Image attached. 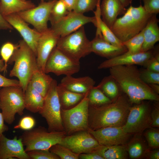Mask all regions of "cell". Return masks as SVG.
<instances>
[{
	"label": "cell",
	"mask_w": 159,
	"mask_h": 159,
	"mask_svg": "<svg viewBox=\"0 0 159 159\" xmlns=\"http://www.w3.org/2000/svg\"><path fill=\"white\" fill-rule=\"evenodd\" d=\"M100 9L102 20L110 29L118 16L124 14L127 10L120 0H103Z\"/></svg>",
	"instance_id": "obj_21"
},
{
	"label": "cell",
	"mask_w": 159,
	"mask_h": 159,
	"mask_svg": "<svg viewBox=\"0 0 159 159\" xmlns=\"http://www.w3.org/2000/svg\"><path fill=\"white\" fill-rule=\"evenodd\" d=\"M59 144L79 155L93 152L100 145L89 132L85 131L64 136Z\"/></svg>",
	"instance_id": "obj_15"
},
{
	"label": "cell",
	"mask_w": 159,
	"mask_h": 159,
	"mask_svg": "<svg viewBox=\"0 0 159 159\" xmlns=\"http://www.w3.org/2000/svg\"><path fill=\"white\" fill-rule=\"evenodd\" d=\"M153 150H148L145 156V158L150 159H159V150L158 149H154Z\"/></svg>",
	"instance_id": "obj_48"
},
{
	"label": "cell",
	"mask_w": 159,
	"mask_h": 159,
	"mask_svg": "<svg viewBox=\"0 0 159 159\" xmlns=\"http://www.w3.org/2000/svg\"><path fill=\"white\" fill-rule=\"evenodd\" d=\"M100 0H99L96 6L97 9L94 11L96 19L95 26L98 28L104 39L111 44L119 47L125 46L120 41L114 34L110 29L103 21L100 13Z\"/></svg>",
	"instance_id": "obj_29"
},
{
	"label": "cell",
	"mask_w": 159,
	"mask_h": 159,
	"mask_svg": "<svg viewBox=\"0 0 159 159\" xmlns=\"http://www.w3.org/2000/svg\"><path fill=\"white\" fill-rule=\"evenodd\" d=\"M53 80L50 75L39 69L33 74L29 84L44 97Z\"/></svg>",
	"instance_id": "obj_27"
},
{
	"label": "cell",
	"mask_w": 159,
	"mask_h": 159,
	"mask_svg": "<svg viewBox=\"0 0 159 159\" xmlns=\"http://www.w3.org/2000/svg\"><path fill=\"white\" fill-rule=\"evenodd\" d=\"M5 19L20 34L23 40L33 50L37 56V46L41 33L31 29L17 13H12L4 16Z\"/></svg>",
	"instance_id": "obj_17"
},
{
	"label": "cell",
	"mask_w": 159,
	"mask_h": 159,
	"mask_svg": "<svg viewBox=\"0 0 159 159\" xmlns=\"http://www.w3.org/2000/svg\"><path fill=\"white\" fill-rule=\"evenodd\" d=\"M57 84L53 79L45 97L42 108L39 113L46 120L49 131H64L62 107L57 90Z\"/></svg>",
	"instance_id": "obj_8"
},
{
	"label": "cell",
	"mask_w": 159,
	"mask_h": 159,
	"mask_svg": "<svg viewBox=\"0 0 159 159\" xmlns=\"http://www.w3.org/2000/svg\"><path fill=\"white\" fill-rule=\"evenodd\" d=\"M30 159H59L60 158L49 150H35L26 152Z\"/></svg>",
	"instance_id": "obj_38"
},
{
	"label": "cell",
	"mask_w": 159,
	"mask_h": 159,
	"mask_svg": "<svg viewBox=\"0 0 159 159\" xmlns=\"http://www.w3.org/2000/svg\"><path fill=\"white\" fill-rule=\"evenodd\" d=\"M132 0H120L124 6L126 7L132 3Z\"/></svg>",
	"instance_id": "obj_52"
},
{
	"label": "cell",
	"mask_w": 159,
	"mask_h": 159,
	"mask_svg": "<svg viewBox=\"0 0 159 159\" xmlns=\"http://www.w3.org/2000/svg\"><path fill=\"white\" fill-rule=\"evenodd\" d=\"M36 7L31 1L21 0H0V12L3 16L17 13Z\"/></svg>",
	"instance_id": "obj_24"
},
{
	"label": "cell",
	"mask_w": 159,
	"mask_h": 159,
	"mask_svg": "<svg viewBox=\"0 0 159 159\" xmlns=\"http://www.w3.org/2000/svg\"><path fill=\"white\" fill-rule=\"evenodd\" d=\"M13 28L12 26L5 19L0 12V29H12Z\"/></svg>",
	"instance_id": "obj_47"
},
{
	"label": "cell",
	"mask_w": 159,
	"mask_h": 159,
	"mask_svg": "<svg viewBox=\"0 0 159 159\" xmlns=\"http://www.w3.org/2000/svg\"><path fill=\"white\" fill-rule=\"evenodd\" d=\"M89 23H92L95 26L96 19L95 16H87L72 11H69L64 17L52 25L50 28L57 36L63 37L75 32Z\"/></svg>",
	"instance_id": "obj_13"
},
{
	"label": "cell",
	"mask_w": 159,
	"mask_h": 159,
	"mask_svg": "<svg viewBox=\"0 0 159 159\" xmlns=\"http://www.w3.org/2000/svg\"><path fill=\"white\" fill-rule=\"evenodd\" d=\"M97 141L100 145L112 146L127 144L131 134L125 132L122 126H108L87 130Z\"/></svg>",
	"instance_id": "obj_14"
},
{
	"label": "cell",
	"mask_w": 159,
	"mask_h": 159,
	"mask_svg": "<svg viewBox=\"0 0 159 159\" xmlns=\"http://www.w3.org/2000/svg\"><path fill=\"white\" fill-rule=\"evenodd\" d=\"M13 62L14 64L9 76L18 78L20 86L24 92L32 75L39 69L35 54L23 39L20 40L16 45L8 63L11 64Z\"/></svg>",
	"instance_id": "obj_3"
},
{
	"label": "cell",
	"mask_w": 159,
	"mask_h": 159,
	"mask_svg": "<svg viewBox=\"0 0 159 159\" xmlns=\"http://www.w3.org/2000/svg\"><path fill=\"white\" fill-rule=\"evenodd\" d=\"M131 104L125 95L121 94L109 103L97 106L89 105V128L96 130L108 126H122Z\"/></svg>",
	"instance_id": "obj_2"
},
{
	"label": "cell",
	"mask_w": 159,
	"mask_h": 159,
	"mask_svg": "<svg viewBox=\"0 0 159 159\" xmlns=\"http://www.w3.org/2000/svg\"><path fill=\"white\" fill-rule=\"evenodd\" d=\"M96 28L95 37L90 41L92 52L109 59L127 51L125 46L117 47L107 42L103 38L100 29Z\"/></svg>",
	"instance_id": "obj_20"
},
{
	"label": "cell",
	"mask_w": 159,
	"mask_h": 159,
	"mask_svg": "<svg viewBox=\"0 0 159 159\" xmlns=\"http://www.w3.org/2000/svg\"><path fill=\"white\" fill-rule=\"evenodd\" d=\"M148 85L153 91L158 94H159V84L152 83Z\"/></svg>",
	"instance_id": "obj_51"
},
{
	"label": "cell",
	"mask_w": 159,
	"mask_h": 159,
	"mask_svg": "<svg viewBox=\"0 0 159 159\" xmlns=\"http://www.w3.org/2000/svg\"><path fill=\"white\" fill-rule=\"evenodd\" d=\"M49 150L62 159H78L79 155L75 153L68 148L57 144L52 146Z\"/></svg>",
	"instance_id": "obj_35"
},
{
	"label": "cell",
	"mask_w": 159,
	"mask_h": 159,
	"mask_svg": "<svg viewBox=\"0 0 159 159\" xmlns=\"http://www.w3.org/2000/svg\"><path fill=\"white\" fill-rule=\"evenodd\" d=\"M79 158L82 159H104L100 155L94 152L80 154L79 155Z\"/></svg>",
	"instance_id": "obj_46"
},
{
	"label": "cell",
	"mask_w": 159,
	"mask_h": 159,
	"mask_svg": "<svg viewBox=\"0 0 159 159\" xmlns=\"http://www.w3.org/2000/svg\"><path fill=\"white\" fill-rule=\"evenodd\" d=\"M144 135L148 146L153 149H158L159 147V130L153 127L146 129Z\"/></svg>",
	"instance_id": "obj_37"
},
{
	"label": "cell",
	"mask_w": 159,
	"mask_h": 159,
	"mask_svg": "<svg viewBox=\"0 0 159 159\" xmlns=\"http://www.w3.org/2000/svg\"><path fill=\"white\" fill-rule=\"evenodd\" d=\"M25 109L33 113L39 112L43 107L44 97L28 84L24 92Z\"/></svg>",
	"instance_id": "obj_26"
},
{
	"label": "cell",
	"mask_w": 159,
	"mask_h": 159,
	"mask_svg": "<svg viewBox=\"0 0 159 159\" xmlns=\"http://www.w3.org/2000/svg\"><path fill=\"white\" fill-rule=\"evenodd\" d=\"M144 42L143 29L130 39L122 42L127 49V52L132 54L141 52Z\"/></svg>",
	"instance_id": "obj_33"
},
{
	"label": "cell",
	"mask_w": 159,
	"mask_h": 159,
	"mask_svg": "<svg viewBox=\"0 0 159 159\" xmlns=\"http://www.w3.org/2000/svg\"><path fill=\"white\" fill-rule=\"evenodd\" d=\"M140 77L145 83L159 84V72H155L146 68L140 70Z\"/></svg>",
	"instance_id": "obj_40"
},
{
	"label": "cell",
	"mask_w": 159,
	"mask_h": 159,
	"mask_svg": "<svg viewBox=\"0 0 159 159\" xmlns=\"http://www.w3.org/2000/svg\"><path fill=\"white\" fill-rule=\"evenodd\" d=\"M57 0H51L46 1L41 0L37 7L17 13L26 22L33 25L41 33L49 29L47 22L52 8Z\"/></svg>",
	"instance_id": "obj_12"
},
{
	"label": "cell",
	"mask_w": 159,
	"mask_h": 159,
	"mask_svg": "<svg viewBox=\"0 0 159 159\" xmlns=\"http://www.w3.org/2000/svg\"><path fill=\"white\" fill-rule=\"evenodd\" d=\"M69 11L63 2L61 0H57L52 8L50 15L49 21L51 25L64 17Z\"/></svg>",
	"instance_id": "obj_34"
},
{
	"label": "cell",
	"mask_w": 159,
	"mask_h": 159,
	"mask_svg": "<svg viewBox=\"0 0 159 159\" xmlns=\"http://www.w3.org/2000/svg\"><path fill=\"white\" fill-rule=\"evenodd\" d=\"M151 112V124L150 127H159V101H154Z\"/></svg>",
	"instance_id": "obj_43"
},
{
	"label": "cell",
	"mask_w": 159,
	"mask_h": 159,
	"mask_svg": "<svg viewBox=\"0 0 159 159\" xmlns=\"http://www.w3.org/2000/svg\"><path fill=\"white\" fill-rule=\"evenodd\" d=\"M16 45L12 43L7 42L1 46L0 50V54L2 59L4 62L5 72L6 71L7 63L12 55L15 48Z\"/></svg>",
	"instance_id": "obj_39"
},
{
	"label": "cell",
	"mask_w": 159,
	"mask_h": 159,
	"mask_svg": "<svg viewBox=\"0 0 159 159\" xmlns=\"http://www.w3.org/2000/svg\"><path fill=\"white\" fill-rule=\"evenodd\" d=\"M65 4L68 11H69L73 10L76 0H61Z\"/></svg>",
	"instance_id": "obj_50"
},
{
	"label": "cell",
	"mask_w": 159,
	"mask_h": 159,
	"mask_svg": "<svg viewBox=\"0 0 159 159\" xmlns=\"http://www.w3.org/2000/svg\"><path fill=\"white\" fill-rule=\"evenodd\" d=\"M112 100L115 99L122 91L118 84L111 75L104 77L97 86Z\"/></svg>",
	"instance_id": "obj_30"
},
{
	"label": "cell",
	"mask_w": 159,
	"mask_h": 159,
	"mask_svg": "<svg viewBox=\"0 0 159 159\" xmlns=\"http://www.w3.org/2000/svg\"><path fill=\"white\" fill-rule=\"evenodd\" d=\"M4 122L3 114L0 112V135L9 130L8 127L5 124Z\"/></svg>",
	"instance_id": "obj_49"
},
{
	"label": "cell",
	"mask_w": 159,
	"mask_h": 159,
	"mask_svg": "<svg viewBox=\"0 0 159 159\" xmlns=\"http://www.w3.org/2000/svg\"><path fill=\"white\" fill-rule=\"evenodd\" d=\"M109 69L110 75L131 104H138L145 100L159 101L158 94L141 79L136 65L116 66Z\"/></svg>",
	"instance_id": "obj_1"
},
{
	"label": "cell",
	"mask_w": 159,
	"mask_h": 159,
	"mask_svg": "<svg viewBox=\"0 0 159 159\" xmlns=\"http://www.w3.org/2000/svg\"><path fill=\"white\" fill-rule=\"evenodd\" d=\"M152 15L148 13L141 4L137 7L131 5L110 29L120 41L124 42L141 32Z\"/></svg>",
	"instance_id": "obj_4"
},
{
	"label": "cell",
	"mask_w": 159,
	"mask_h": 159,
	"mask_svg": "<svg viewBox=\"0 0 159 159\" xmlns=\"http://www.w3.org/2000/svg\"><path fill=\"white\" fill-rule=\"evenodd\" d=\"M80 62L74 60L55 47L46 63L44 72L52 73L57 76L72 75L80 70Z\"/></svg>",
	"instance_id": "obj_11"
},
{
	"label": "cell",
	"mask_w": 159,
	"mask_h": 159,
	"mask_svg": "<svg viewBox=\"0 0 159 159\" xmlns=\"http://www.w3.org/2000/svg\"><path fill=\"white\" fill-rule=\"evenodd\" d=\"M56 47L71 58L79 61L92 52L90 41L86 36L83 26L68 35L59 37Z\"/></svg>",
	"instance_id": "obj_7"
},
{
	"label": "cell",
	"mask_w": 159,
	"mask_h": 159,
	"mask_svg": "<svg viewBox=\"0 0 159 159\" xmlns=\"http://www.w3.org/2000/svg\"><path fill=\"white\" fill-rule=\"evenodd\" d=\"M156 50L154 48L146 52L136 54L130 53L127 51L104 61L99 65L98 68L101 69L119 65H137L146 67L149 61L154 56Z\"/></svg>",
	"instance_id": "obj_16"
},
{
	"label": "cell",
	"mask_w": 159,
	"mask_h": 159,
	"mask_svg": "<svg viewBox=\"0 0 159 159\" xmlns=\"http://www.w3.org/2000/svg\"><path fill=\"white\" fill-rule=\"evenodd\" d=\"M65 134L64 131H47L39 126L25 131L19 137L27 152L35 150H49L52 146L60 142Z\"/></svg>",
	"instance_id": "obj_6"
},
{
	"label": "cell",
	"mask_w": 159,
	"mask_h": 159,
	"mask_svg": "<svg viewBox=\"0 0 159 159\" xmlns=\"http://www.w3.org/2000/svg\"><path fill=\"white\" fill-rule=\"evenodd\" d=\"M159 20L156 15L150 17L143 29L144 42L141 52H145L154 48L155 44L159 41Z\"/></svg>",
	"instance_id": "obj_23"
},
{
	"label": "cell",
	"mask_w": 159,
	"mask_h": 159,
	"mask_svg": "<svg viewBox=\"0 0 159 159\" xmlns=\"http://www.w3.org/2000/svg\"><path fill=\"white\" fill-rule=\"evenodd\" d=\"M104 159H125L128 155L126 145L105 146L100 145L93 152Z\"/></svg>",
	"instance_id": "obj_28"
},
{
	"label": "cell",
	"mask_w": 159,
	"mask_h": 159,
	"mask_svg": "<svg viewBox=\"0 0 159 159\" xmlns=\"http://www.w3.org/2000/svg\"><path fill=\"white\" fill-rule=\"evenodd\" d=\"M59 37L50 28L41 33L37 46V61L39 69L44 72L46 63L52 52L56 47Z\"/></svg>",
	"instance_id": "obj_18"
},
{
	"label": "cell",
	"mask_w": 159,
	"mask_h": 159,
	"mask_svg": "<svg viewBox=\"0 0 159 159\" xmlns=\"http://www.w3.org/2000/svg\"><path fill=\"white\" fill-rule=\"evenodd\" d=\"M133 138L126 144L127 150L129 157L137 159L145 158L149 150L142 134H135Z\"/></svg>",
	"instance_id": "obj_25"
},
{
	"label": "cell",
	"mask_w": 159,
	"mask_h": 159,
	"mask_svg": "<svg viewBox=\"0 0 159 159\" xmlns=\"http://www.w3.org/2000/svg\"><path fill=\"white\" fill-rule=\"evenodd\" d=\"M3 61L2 59H0V72L3 71L5 72L4 64Z\"/></svg>",
	"instance_id": "obj_53"
},
{
	"label": "cell",
	"mask_w": 159,
	"mask_h": 159,
	"mask_svg": "<svg viewBox=\"0 0 159 159\" xmlns=\"http://www.w3.org/2000/svg\"><path fill=\"white\" fill-rule=\"evenodd\" d=\"M11 86H20L19 81L7 78L0 74V88Z\"/></svg>",
	"instance_id": "obj_45"
},
{
	"label": "cell",
	"mask_w": 159,
	"mask_h": 159,
	"mask_svg": "<svg viewBox=\"0 0 159 159\" xmlns=\"http://www.w3.org/2000/svg\"><path fill=\"white\" fill-rule=\"evenodd\" d=\"M86 93L76 106L68 109H61V115L66 130L68 134L88 130L89 104Z\"/></svg>",
	"instance_id": "obj_9"
},
{
	"label": "cell",
	"mask_w": 159,
	"mask_h": 159,
	"mask_svg": "<svg viewBox=\"0 0 159 159\" xmlns=\"http://www.w3.org/2000/svg\"><path fill=\"white\" fill-rule=\"evenodd\" d=\"M95 84L94 80L86 76L77 78L72 75L65 76L59 84L64 88L72 92L85 94L90 92Z\"/></svg>",
	"instance_id": "obj_22"
},
{
	"label": "cell",
	"mask_w": 159,
	"mask_h": 159,
	"mask_svg": "<svg viewBox=\"0 0 159 159\" xmlns=\"http://www.w3.org/2000/svg\"><path fill=\"white\" fill-rule=\"evenodd\" d=\"M151 110L149 103L143 101L131 106L126 122L122 126L124 131L131 134H142L150 127Z\"/></svg>",
	"instance_id": "obj_10"
},
{
	"label": "cell",
	"mask_w": 159,
	"mask_h": 159,
	"mask_svg": "<svg viewBox=\"0 0 159 159\" xmlns=\"http://www.w3.org/2000/svg\"><path fill=\"white\" fill-rule=\"evenodd\" d=\"M143 3V6L148 14H157L159 13V0H141Z\"/></svg>",
	"instance_id": "obj_42"
},
{
	"label": "cell",
	"mask_w": 159,
	"mask_h": 159,
	"mask_svg": "<svg viewBox=\"0 0 159 159\" xmlns=\"http://www.w3.org/2000/svg\"><path fill=\"white\" fill-rule=\"evenodd\" d=\"M21 0L22 1H26V0Z\"/></svg>",
	"instance_id": "obj_54"
},
{
	"label": "cell",
	"mask_w": 159,
	"mask_h": 159,
	"mask_svg": "<svg viewBox=\"0 0 159 159\" xmlns=\"http://www.w3.org/2000/svg\"><path fill=\"white\" fill-rule=\"evenodd\" d=\"M88 97L90 106H100L112 101L97 86H94L90 90Z\"/></svg>",
	"instance_id": "obj_32"
},
{
	"label": "cell",
	"mask_w": 159,
	"mask_h": 159,
	"mask_svg": "<svg viewBox=\"0 0 159 159\" xmlns=\"http://www.w3.org/2000/svg\"><path fill=\"white\" fill-rule=\"evenodd\" d=\"M146 67L152 71L159 72V52L158 49L156 50L154 56L150 59Z\"/></svg>",
	"instance_id": "obj_44"
},
{
	"label": "cell",
	"mask_w": 159,
	"mask_h": 159,
	"mask_svg": "<svg viewBox=\"0 0 159 159\" xmlns=\"http://www.w3.org/2000/svg\"><path fill=\"white\" fill-rule=\"evenodd\" d=\"M57 90L61 105L65 107L74 105L80 102L85 94L77 93L69 90L57 84Z\"/></svg>",
	"instance_id": "obj_31"
},
{
	"label": "cell",
	"mask_w": 159,
	"mask_h": 159,
	"mask_svg": "<svg viewBox=\"0 0 159 159\" xmlns=\"http://www.w3.org/2000/svg\"><path fill=\"white\" fill-rule=\"evenodd\" d=\"M99 0H76L73 11L82 14L93 11L96 7Z\"/></svg>",
	"instance_id": "obj_36"
},
{
	"label": "cell",
	"mask_w": 159,
	"mask_h": 159,
	"mask_svg": "<svg viewBox=\"0 0 159 159\" xmlns=\"http://www.w3.org/2000/svg\"><path fill=\"white\" fill-rule=\"evenodd\" d=\"M36 121L34 119L30 116L23 117L18 123L14 127L15 129H21L25 131L29 130L35 126Z\"/></svg>",
	"instance_id": "obj_41"
},
{
	"label": "cell",
	"mask_w": 159,
	"mask_h": 159,
	"mask_svg": "<svg viewBox=\"0 0 159 159\" xmlns=\"http://www.w3.org/2000/svg\"><path fill=\"white\" fill-rule=\"evenodd\" d=\"M0 109L5 122L9 125L13 122L16 114H23L24 92L21 87L11 86L0 88Z\"/></svg>",
	"instance_id": "obj_5"
},
{
	"label": "cell",
	"mask_w": 159,
	"mask_h": 159,
	"mask_svg": "<svg viewBox=\"0 0 159 159\" xmlns=\"http://www.w3.org/2000/svg\"><path fill=\"white\" fill-rule=\"evenodd\" d=\"M30 159L25 151L21 140L15 136L10 139L0 135V159Z\"/></svg>",
	"instance_id": "obj_19"
}]
</instances>
